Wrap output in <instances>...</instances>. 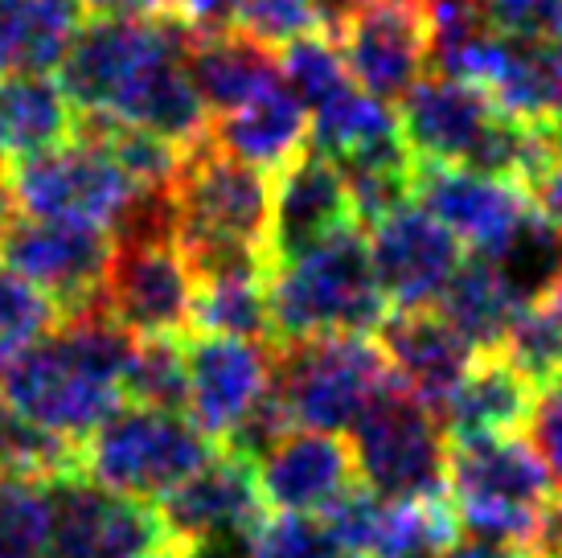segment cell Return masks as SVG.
<instances>
[{
  "label": "cell",
  "mask_w": 562,
  "mask_h": 558,
  "mask_svg": "<svg viewBox=\"0 0 562 558\" xmlns=\"http://www.w3.org/2000/svg\"><path fill=\"white\" fill-rule=\"evenodd\" d=\"M148 558H186V555H181V546L165 543V546H157V550H153Z\"/></svg>",
  "instance_id": "cell-47"
},
{
  "label": "cell",
  "mask_w": 562,
  "mask_h": 558,
  "mask_svg": "<svg viewBox=\"0 0 562 558\" xmlns=\"http://www.w3.org/2000/svg\"><path fill=\"white\" fill-rule=\"evenodd\" d=\"M394 136H398V111L370 91H361L358 82L321 111H313V144L328 156L361 153Z\"/></svg>",
  "instance_id": "cell-31"
},
{
  "label": "cell",
  "mask_w": 562,
  "mask_h": 558,
  "mask_svg": "<svg viewBox=\"0 0 562 558\" xmlns=\"http://www.w3.org/2000/svg\"><path fill=\"white\" fill-rule=\"evenodd\" d=\"M370 255L394 309H431L464 264V247L415 198L370 222Z\"/></svg>",
  "instance_id": "cell-15"
},
{
  "label": "cell",
  "mask_w": 562,
  "mask_h": 558,
  "mask_svg": "<svg viewBox=\"0 0 562 558\" xmlns=\"http://www.w3.org/2000/svg\"><path fill=\"white\" fill-rule=\"evenodd\" d=\"M263 493L255 460L243 451H218L210 456L189 481H181L160 501V522L172 546L202 543L210 534L226 529H255L263 522Z\"/></svg>",
  "instance_id": "cell-21"
},
{
  "label": "cell",
  "mask_w": 562,
  "mask_h": 558,
  "mask_svg": "<svg viewBox=\"0 0 562 558\" xmlns=\"http://www.w3.org/2000/svg\"><path fill=\"white\" fill-rule=\"evenodd\" d=\"M238 0H172L169 13L186 21L193 33H218L235 25Z\"/></svg>",
  "instance_id": "cell-42"
},
{
  "label": "cell",
  "mask_w": 562,
  "mask_h": 558,
  "mask_svg": "<svg viewBox=\"0 0 562 558\" xmlns=\"http://www.w3.org/2000/svg\"><path fill=\"white\" fill-rule=\"evenodd\" d=\"M497 354H505L517 370L542 390L562 373V321L547 309V300H533L521 309L509 337Z\"/></svg>",
  "instance_id": "cell-37"
},
{
  "label": "cell",
  "mask_w": 562,
  "mask_h": 558,
  "mask_svg": "<svg viewBox=\"0 0 562 558\" xmlns=\"http://www.w3.org/2000/svg\"><path fill=\"white\" fill-rule=\"evenodd\" d=\"M443 558H533V550L514 543H501V538H488V534H472V529H460L452 538V546L443 550Z\"/></svg>",
  "instance_id": "cell-43"
},
{
  "label": "cell",
  "mask_w": 562,
  "mask_h": 558,
  "mask_svg": "<svg viewBox=\"0 0 562 558\" xmlns=\"http://www.w3.org/2000/svg\"><path fill=\"white\" fill-rule=\"evenodd\" d=\"M193 328L218 337L271 342V304H267V264H231L214 271H193Z\"/></svg>",
  "instance_id": "cell-28"
},
{
  "label": "cell",
  "mask_w": 562,
  "mask_h": 558,
  "mask_svg": "<svg viewBox=\"0 0 562 558\" xmlns=\"http://www.w3.org/2000/svg\"><path fill=\"white\" fill-rule=\"evenodd\" d=\"M189 75L202 91L210 115H226L280 82V49L255 42L235 25L218 33H198L189 49Z\"/></svg>",
  "instance_id": "cell-24"
},
{
  "label": "cell",
  "mask_w": 562,
  "mask_h": 558,
  "mask_svg": "<svg viewBox=\"0 0 562 558\" xmlns=\"http://www.w3.org/2000/svg\"><path fill=\"white\" fill-rule=\"evenodd\" d=\"M136 354L127 333L103 304L63 316V325L37 342L13 370L0 378V399L49 432L82 444L115 415L124 399V378Z\"/></svg>",
  "instance_id": "cell-1"
},
{
  "label": "cell",
  "mask_w": 562,
  "mask_h": 558,
  "mask_svg": "<svg viewBox=\"0 0 562 558\" xmlns=\"http://www.w3.org/2000/svg\"><path fill=\"white\" fill-rule=\"evenodd\" d=\"M353 222H358V210H353V193L345 186L341 165L328 153H321L316 144H308L296 160H288L276 172L267 259L271 267L288 264Z\"/></svg>",
  "instance_id": "cell-18"
},
{
  "label": "cell",
  "mask_w": 562,
  "mask_h": 558,
  "mask_svg": "<svg viewBox=\"0 0 562 558\" xmlns=\"http://www.w3.org/2000/svg\"><path fill=\"white\" fill-rule=\"evenodd\" d=\"M333 37L353 82L391 108L431 70V25L423 0H366L333 25Z\"/></svg>",
  "instance_id": "cell-11"
},
{
  "label": "cell",
  "mask_w": 562,
  "mask_h": 558,
  "mask_svg": "<svg viewBox=\"0 0 562 558\" xmlns=\"http://www.w3.org/2000/svg\"><path fill=\"white\" fill-rule=\"evenodd\" d=\"M391 382L394 373L382 349L353 333L276 345L271 399L280 403L288 427L349 432Z\"/></svg>",
  "instance_id": "cell-7"
},
{
  "label": "cell",
  "mask_w": 562,
  "mask_h": 558,
  "mask_svg": "<svg viewBox=\"0 0 562 558\" xmlns=\"http://www.w3.org/2000/svg\"><path fill=\"white\" fill-rule=\"evenodd\" d=\"M530 435H533L538 456H542V465H547L550 481H554V489H559V496H562V373L538 390Z\"/></svg>",
  "instance_id": "cell-41"
},
{
  "label": "cell",
  "mask_w": 562,
  "mask_h": 558,
  "mask_svg": "<svg viewBox=\"0 0 562 558\" xmlns=\"http://www.w3.org/2000/svg\"><path fill=\"white\" fill-rule=\"evenodd\" d=\"M542 300H547V309L562 321V276H559V283H554V288H550V292L542 295Z\"/></svg>",
  "instance_id": "cell-46"
},
{
  "label": "cell",
  "mask_w": 562,
  "mask_h": 558,
  "mask_svg": "<svg viewBox=\"0 0 562 558\" xmlns=\"http://www.w3.org/2000/svg\"><path fill=\"white\" fill-rule=\"evenodd\" d=\"M82 472V444L49 432L0 399V477L58 484Z\"/></svg>",
  "instance_id": "cell-30"
},
{
  "label": "cell",
  "mask_w": 562,
  "mask_h": 558,
  "mask_svg": "<svg viewBox=\"0 0 562 558\" xmlns=\"http://www.w3.org/2000/svg\"><path fill=\"white\" fill-rule=\"evenodd\" d=\"M198 33L172 13L94 16L82 21L58 63V82L79 115L120 120L148 78L172 58H186Z\"/></svg>",
  "instance_id": "cell-5"
},
{
  "label": "cell",
  "mask_w": 562,
  "mask_h": 558,
  "mask_svg": "<svg viewBox=\"0 0 562 558\" xmlns=\"http://www.w3.org/2000/svg\"><path fill=\"white\" fill-rule=\"evenodd\" d=\"M63 325V309L37 283L0 267V378Z\"/></svg>",
  "instance_id": "cell-32"
},
{
  "label": "cell",
  "mask_w": 562,
  "mask_h": 558,
  "mask_svg": "<svg viewBox=\"0 0 562 558\" xmlns=\"http://www.w3.org/2000/svg\"><path fill=\"white\" fill-rule=\"evenodd\" d=\"M177 202V247L193 271L235 259H267L271 231V186L263 169H250L226 156L205 136L186 148L181 172L172 181Z\"/></svg>",
  "instance_id": "cell-4"
},
{
  "label": "cell",
  "mask_w": 562,
  "mask_h": 558,
  "mask_svg": "<svg viewBox=\"0 0 562 558\" xmlns=\"http://www.w3.org/2000/svg\"><path fill=\"white\" fill-rule=\"evenodd\" d=\"M255 558H358L316 517L276 513L255 529Z\"/></svg>",
  "instance_id": "cell-38"
},
{
  "label": "cell",
  "mask_w": 562,
  "mask_h": 558,
  "mask_svg": "<svg viewBox=\"0 0 562 558\" xmlns=\"http://www.w3.org/2000/svg\"><path fill=\"white\" fill-rule=\"evenodd\" d=\"M210 140L250 169L280 172L288 160H296L313 144V115L300 103V94L280 78L276 87L259 91L243 108L214 115Z\"/></svg>",
  "instance_id": "cell-22"
},
{
  "label": "cell",
  "mask_w": 562,
  "mask_h": 558,
  "mask_svg": "<svg viewBox=\"0 0 562 558\" xmlns=\"http://www.w3.org/2000/svg\"><path fill=\"white\" fill-rule=\"evenodd\" d=\"M82 9L94 16H160L172 0H82Z\"/></svg>",
  "instance_id": "cell-44"
},
{
  "label": "cell",
  "mask_w": 562,
  "mask_h": 558,
  "mask_svg": "<svg viewBox=\"0 0 562 558\" xmlns=\"http://www.w3.org/2000/svg\"><path fill=\"white\" fill-rule=\"evenodd\" d=\"M124 399L160 411L189 406V361L181 337H136V354L124 378Z\"/></svg>",
  "instance_id": "cell-33"
},
{
  "label": "cell",
  "mask_w": 562,
  "mask_h": 558,
  "mask_svg": "<svg viewBox=\"0 0 562 558\" xmlns=\"http://www.w3.org/2000/svg\"><path fill=\"white\" fill-rule=\"evenodd\" d=\"M493 264L501 267V276L509 279V288H514L526 304H533V300H542L562 276V231H554L547 217L533 210V214L521 222V231L509 238V247L501 250Z\"/></svg>",
  "instance_id": "cell-35"
},
{
  "label": "cell",
  "mask_w": 562,
  "mask_h": 558,
  "mask_svg": "<svg viewBox=\"0 0 562 558\" xmlns=\"http://www.w3.org/2000/svg\"><path fill=\"white\" fill-rule=\"evenodd\" d=\"M263 505L276 513H325L358 484L353 448L333 432L292 427L255 460Z\"/></svg>",
  "instance_id": "cell-20"
},
{
  "label": "cell",
  "mask_w": 562,
  "mask_h": 558,
  "mask_svg": "<svg viewBox=\"0 0 562 558\" xmlns=\"http://www.w3.org/2000/svg\"><path fill=\"white\" fill-rule=\"evenodd\" d=\"M235 30L250 33L255 42L283 49L304 33L328 30L316 0H238Z\"/></svg>",
  "instance_id": "cell-39"
},
{
  "label": "cell",
  "mask_w": 562,
  "mask_h": 558,
  "mask_svg": "<svg viewBox=\"0 0 562 558\" xmlns=\"http://www.w3.org/2000/svg\"><path fill=\"white\" fill-rule=\"evenodd\" d=\"M415 202L427 205L460 238V247L484 259H497L521 231V222L533 214L526 186L464 165H419Z\"/></svg>",
  "instance_id": "cell-16"
},
{
  "label": "cell",
  "mask_w": 562,
  "mask_h": 558,
  "mask_svg": "<svg viewBox=\"0 0 562 558\" xmlns=\"http://www.w3.org/2000/svg\"><path fill=\"white\" fill-rule=\"evenodd\" d=\"M111 231L46 222V217H13L0 231V267L37 283L63 309V316L103 304V283L111 267Z\"/></svg>",
  "instance_id": "cell-10"
},
{
  "label": "cell",
  "mask_w": 562,
  "mask_h": 558,
  "mask_svg": "<svg viewBox=\"0 0 562 558\" xmlns=\"http://www.w3.org/2000/svg\"><path fill=\"white\" fill-rule=\"evenodd\" d=\"M210 435L181 411L124 403L82 444V477L132 501H165L214 456Z\"/></svg>",
  "instance_id": "cell-6"
},
{
  "label": "cell",
  "mask_w": 562,
  "mask_h": 558,
  "mask_svg": "<svg viewBox=\"0 0 562 558\" xmlns=\"http://www.w3.org/2000/svg\"><path fill=\"white\" fill-rule=\"evenodd\" d=\"M533 403H538V387L509 357L493 349V354H476L464 382L439 411V423L448 439L517 435L521 427H530Z\"/></svg>",
  "instance_id": "cell-23"
},
{
  "label": "cell",
  "mask_w": 562,
  "mask_h": 558,
  "mask_svg": "<svg viewBox=\"0 0 562 558\" xmlns=\"http://www.w3.org/2000/svg\"><path fill=\"white\" fill-rule=\"evenodd\" d=\"M358 481L386 501H443L448 496V432L436 411L415 403L398 382L353 423Z\"/></svg>",
  "instance_id": "cell-8"
},
{
  "label": "cell",
  "mask_w": 562,
  "mask_h": 558,
  "mask_svg": "<svg viewBox=\"0 0 562 558\" xmlns=\"http://www.w3.org/2000/svg\"><path fill=\"white\" fill-rule=\"evenodd\" d=\"M533 558H562V550H542V555H533Z\"/></svg>",
  "instance_id": "cell-48"
},
{
  "label": "cell",
  "mask_w": 562,
  "mask_h": 558,
  "mask_svg": "<svg viewBox=\"0 0 562 558\" xmlns=\"http://www.w3.org/2000/svg\"><path fill=\"white\" fill-rule=\"evenodd\" d=\"M374 345L386 357L394 382L436 415L448 406V399L476 361V349L460 337V328L439 309L386 312Z\"/></svg>",
  "instance_id": "cell-19"
},
{
  "label": "cell",
  "mask_w": 562,
  "mask_h": 558,
  "mask_svg": "<svg viewBox=\"0 0 562 558\" xmlns=\"http://www.w3.org/2000/svg\"><path fill=\"white\" fill-rule=\"evenodd\" d=\"M13 198L25 217H46V222H75L94 231H115V222L136 202V186L120 160L87 136H75L37 153L30 160H16L13 169Z\"/></svg>",
  "instance_id": "cell-9"
},
{
  "label": "cell",
  "mask_w": 562,
  "mask_h": 558,
  "mask_svg": "<svg viewBox=\"0 0 562 558\" xmlns=\"http://www.w3.org/2000/svg\"><path fill=\"white\" fill-rule=\"evenodd\" d=\"M82 13V0H0V75L58 70Z\"/></svg>",
  "instance_id": "cell-27"
},
{
  "label": "cell",
  "mask_w": 562,
  "mask_h": 558,
  "mask_svg": "<svg viewBox=\"0 0 562 558\" xmlns=\"http://www.w3.org/2000/svg\"><path fill=\"white\" fill-rule=\"evenodd\" d=\"M488 94L509 120L562 124V37L559 42H509Z\"/></svg>",
  "instance_id": "cell-29"
},
{
  "label": "cell",
  "mask_w": 562,
  "mask_h": 558,
  "mask_svg": "<svg viewBox=\"0 0 562 558\" xmlns=\"http://www.w3.org/2000/svg\"><path fill=\"white\" fill-rule=\"evenodd\" d=\"M49 484L0 477V558H42L49 550Z\"/></svg>",
  "instance_id": "cell-36"
},
{
  "label": "cell",
  "mask_w": 562,
  "mask_h": 558,
  "mask_svg": "<svg viewBox=\"0 0 562 558\" xmlns=\"http://www.w3.org/2000/svg\"><path fill=\"white\" fill-rule=\"evenodd\" d=\"M189 361V406L193 427L218 444H231L271 394L276 382V345L247 337L198 333L186 342Z\"/></svg>",
  "instance_id": "cell-12"
},
{
  "label": "cell",
  "mask_w": 562,
  "mask_h": 558,
  "mask_svg": "<svg viewBox=\"0 0 562 558\" xmlns=\"http://www.w3.org/2000/svg\"><path fill=\"white\" fill-rule=\"evenodd\" d=\"M280 70H283V82H288V87L300 94V103L308 108V115L353 87V75H349V66H345L341 46H337L333 30H316V33L296 37V42H288V46L280 49Z\"/></svg>",
  "instance_id": "cell-34"
},
{
  "label": "cell",
  "mask_w": 562,
  "mask_h": 558,
  "mask_svg": "<svg viewBox=\"0 0 562 558\" xmlns=\"http://www.w3.org/2000/svg\"><path fill=\"white\" fill-rule=\"evenodd\" d=\"M267 304L276 345L304 337H366L386 321L391 300L382 292L361 222L328 234L288 264L267 267Z\"/></svg>",
  "instance_id": "cell-2"
},
{
  "label": "cell",
  "mask_w": 562,
  "mask_h": 558,
  "mask_svg": "<svg viewBox=\"0 0 562 558\" xmlns=\"http://www.w3.org/2000/svg\"><path fill=\"white\" fill-rule=\"evenodd\" d=\"M501 124L493 94L448 75H427L398 103V132L419 165L476 169Z\"/></svg>",
  "instance_id": "cell-17"
},
{
  "label": "cell",
  "mask_w": 562,
  "mask_h": 558,
  "mask_svg": "<svg viewBox=\"0 0 562 558\" xmlns=\"http://www.w3.org/2000/svg\"><path fill=\"white\" fill-rule=\"evenodd\" d=\"M456 328L460 337L476 349V354H493L505 345L514 321L521 316L526 300L509 288V279L501 276V267L484 255H472L460 264V271L452 276V283L443 288L436 304Z\"/></svg>",
  "instance_id": "cell-26"
},
{
  "label": "cell",
  "mask_w": 562,
  "mask_h": 558,
  "mask_svg": "<svg viewBox=\"0 0 562 558\" xmlns=\"http://www.w3.org/2000/svg\"><path fill=\"white\" fill-rule=\"evenodd\" d=\"M559 489L533 444L517 435L448 439V505L460 529L542 550Z\"/></svg>",
  "instance_id": "cell-3"
},
{
  "label": "cell",
  "mask_w": 562,
  "mask_h": 558,
  "mask_svg": "<svg viewBox=\"0 0 562 558\" xmlns=\"http://www.w3.org/2000/svg\"><path fill=\"white\" fill-rule=\"evenodd\" d=\"M484 21L509 42H559L562 0H476Z\"/></svg>",
  "instance_id": "cell-40"
},
{
  "label": "cell",
  "mask_w": 562,
  "mask_h": 558,
  "mask_svg": "<svg viewBox=\"0 0 562 558\" xmlns=\"http://www.w3.org/2000/svg\"><path fill=\"white\" fill-rule=\"evenodd\" d=\"M13 205H16V198H13V177H9V169H4V160H0V231L13 222Z\"/></svg>",
  "instance_id": "cell-45"
},
{
  "label": "cell",
  "mask_w": 562,
  "mask_h": 558,
  "mask_svg": "<svg viewBox=\"0 0 562 558\" xmlns=\"http://www.w3.org/2000/svg\"><path fill=\"white\" fill-rule=\"evenodd\" d=\"M54 526L49 555L54 558H148L169 543L165 522L144 501L108 493L87 477H66L49 484Z\"/></svg>",
  "instance_id": "cell-14"
},
{
  "label": "cell",
  "mask_w": 562,
  "mask_h": 558,
  "mask_svg": "<svg viewBox=\"0 0 562 558\" xmlns=\"http://www.w3.org/2000/svg\"><path fill=\"white\" fill-rule=\"evenodd\" d=\"M75 132L79 111L66 99L58 78L30 70L0 75V160H30L75 140Z\"/></svg>",
  "instance_id": "cell-25"
},
{
  "label": "cell",
  "mask_w": 562,
  "mask_h": 558,
  "mask_svg": "<svg viewBox=\"0 0 562 558\" xmlns=\"http://www.w3.org/2000/svg\"><path fill=\"white\" fill-rule=\"evenodd\" d=\"M198 279L177 243H115L103 309L132 337H186Z\"/></svg>",
  "instance_id": "cell-13"
}]
</instances>
